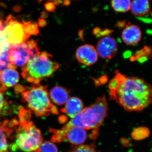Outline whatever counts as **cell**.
Segmentation results:
<instances>
[{
    "mask_svg": "<svg viewBox=\"0 0 152 152\" xmlns=\"http://www.w3.org/2000/svg\"><path fill=\"white\" fill-rule=\"evenodd\" d=\"M115 73L109 85L112 99L129 112L141 111L151 104V85L140 78Z\"/></svg>",
    "mask_w": 152,
    "mask_h": 152,
    "instance_id": "obj_1",
    "label": "cell"
},
{
    "mask_svg": "<svg viewBox=\"0 0 152 152\" xmlns=\"http://www.w3.org/2000/svg\"><path fill=\"white\" fill-rule=\"evenodd\" d=\"M108 106L105 96L98 98L94 103L83 109L64 126L77 127L85 130L93 129L91 138L96 139L99 129L107 116Z\"/></svg>",
    "mask_w": 152,
    "mask_h": 152,
    "instance_id": "obj_2",
    "label": "cell"
},
{
    "mask_svg": "<svg viewBox=\"0 0 152 152\" xmlns=\"http://www.w3.org/2000/svg\"><path fill=\"white\" fill-rule=\"evenodd\" d=\"M31 113L22 109L20 112V124L17 129L15 142L12 145V151L20 150L25 152H34L42 143L41 131L30 121Z\"/></svg>",
    "mask_w": 152,
    "mask_h": 152,
    "instance_id": "obj_3",
    "label": "cell"
},
{
    "mask_svg": "<svg viewBox=\"0 0 152 152\" xmlns=\"http://www.w3.org/2000/svg\"><path fill=\"white\" fill-rule=\"evenodd\" d=\"M51 55L47 52L40 53L29 61L22 68V76L33 84H38L48 77L59 68V65L52 60Z\"/></svg>",
    "mask_w": 152,
    "mask_h": 152,
    "instance_id": "obj_4",
    "label": "cell"
},
{
    "mask_svg": "<svg viewBox=\"0 0 152 152\" xmlns=\"http://www.w3.org/2000/svg\"><path fill=\"white\" fill-rule=\"evenodd\" d=\"M22 99L28 108L37 116H48L51 114L58 115V111L51 101L47 86L33 84L29 89L22 93Z\"/></svg>",
    "mask_w": 152,
    "mask_h": 152,
    "instance_id": "obj_5",
    "label": "cell"
},
{
    "mask_svg": "<svg viewBox=\"0 0 152 152\" xmlns=\"http://www.w3.org/2000/svg\"><path fill=\"white\" fill-rule=\"evenodd\" d=\"M40 53L37 40H28L14 45L10 50L11 64L16 67L24 66L29 61Z\"/></svg>",
    "mask_w": 152,
    "mask_h": 152,
    "instance_id": "obj_6",
    "label": "cell"
},
{
    "mask_svg": "<svg viewBox=\"0 0 152 152\" xmlns=\"http://www.w3.org/2000/svg\"><path fill=\"white\" fill-rule=\"evenodd\" d=\"M53 133L51 141L53 142L60 143L67 141L75 145L83 143L87 139L86 130L77 127L67 128L63 127L61 129H50Z\"/></svg>",
    "mask_w": 152,
    "mask_h": 152,
    "instance_id": "obj_7",
    "label": "cell"
},
{
    "mask_svg": "<svg viewBox=\"0 0 152 152\" xmlns=\"http://www.w3.org/2000/svg\"><path fill=\"white\" fill-rule=\"evenodd\" d=\"M16 45L3 31H0V74L7 68L15 67L11 64L10 50Z\"/></svg>",
    "mask_w": 152,
    "mask_h": 152,
    "instance_id": "obj_8",
    "label": "cell"
},
{
    "mask_svg": "<svg viewBox=\"0 0 152 152\" xmlns=\"http://www.w3.org/2000/svg\"><path fill=\"white\" fill-rule=\"evenodd\" d=\"M117 48L118 44L115 39L105 36L98 42L96 50L103 58L111 59L115 55Z\"/></svg>",
    "mask_w": 152,
    "mask_h": 152,
    "instance_id": "obj_9",
    "label": "cell"
},
{
    "mask_svg": "<svg viewBox=\"0 0 152 152\" xmlns=\"http://www.w3.org/2000/svg\"><path fill=\"white\" fill-rule=\"evenodd\" d=\"M76 56L79 62L89 66L97 61L98 53L94 47L91 45H85L78 48Z\"/></svg>",
    "mask_w": 152,
    "mask_h": 152,
    "instance_id": "obj_10",
    "label": "cell"
},
{
    "mask_svg": "<svg viewBox=\"0 0 152 152\" xmlns=\"http://www.w3.org/2000/svg\"><path fill=\"white\" fill-rule=\"evenodd\" d=\"M141 30L135 25L127 24L122 33V38L125 43L134 45L138 43L142 39Z\"/></svg>",
    "mask_w": 152,
    "mask_h": 152,
    "instance_id": "obj_11",
    "label": "cell"
},
{
    "mask_svg": "<svg viewBox=\"0 0 152 152\" xmlns=\"http://www.w3.org/2000/svg\"><path fill=\"white\" fill-rule=\"evenodd\" d=\"M16 67L7 68L0 74V87L4 91L18 83L19 75L16 70Z\"/></svg>",
    "mask_w": 152,
    "mask_h": 152,
    "instance_id": "obj_12",
    "label": "cell"
},
{
    "mask_svg": "<svg viewBox=\"0 0 152 152\" xmlns=\"http://www.w3.org/2000/svg\"><path fill=\"white\" fill-rule=\"evenodd\" d=\"M16 126L12 120L10 122L6 120L0 125V152H9L7 137L13 132V128Z\"/></svg>",
    "mask_w": 152,
    "mask_h": 152,
    "instance_id": "obj_13",
    "label": "cell"
},
{
    "mask_svg": "<svg viewBox=\"0 0 152 152\" xmlns=\"http://www.w3.org/2000/svg\"><path fill=\"white\" fill-rule=\"evenodd\" d=\"M83 109V104L81 100L77 97H72L68 99L62 111L68 116L73 118L80 113Z\"/></svg>",
    "mask_w": 152,
    "mask_h": 152,
    "instance_id": "obj_14",
    "label": "cell"
},
{
    "mask_svg": "<svg viewBox=\"0 0 152 152\" xmlns=\"http://www.w3.org/2000/svg\"><path fill=\"white\" fill-rule=\"evenodd\" d=\"M131 10L133 15L143 17L149 14L151 10V4L149 0H133L131 3Z\"/></svg>",
    "mask_w": 152,
    "mask_h": 152,
    "instance_id": "obj_15",
    "label": "cell"
},
{
    "mask_svg": "<svg viewBox=\"0 0 152 152\" xmlns=\"http://www.w3.org/2000/svg\"><path fill=\"white\" fill-rule=\"evenodd\" d=\"M51 99L54 103L58 105L66 104L69 99V94L67 91L61 86L54 87L50 93Z\"/></svg>",
    "mask_w": 152,
    "mask_h": 152,
    "instance_id": "obj_16",
    "label": "cell"
},
{
    "mask_svg": "<svg viewBox=\"0 0 152 152\" xmlns=\"http://www.w3.org/2000/svg\"><path fill=\"white\" fill-rule=\"evenodd\" d=\"M131 0H111L112 7L118 12L125 13L131 9Z\"/></svg>",
    "mask_w": 152,
    "mask_h": 152,
    "instance_id": "obj_17",
    "label": "cell"
},
{
    "mask_svg": "<svg viewBox=\"0 0 152 152\" xmlns=\"http://www.w3.org/2000/svg\"><path fill=\"white\" fill-rule=\"evenodd\" d=\"M149 129L146 127L141 126L136 128L131 134L132 138L136 141L142 140L148 137L150 135Z\"/></svg>",
    "mask_w": 152,
    "mask_h": 152,
    "instance_id": "obj_18",
    "label": "cell"
},
{
    "mask_svg": "<svg viewBox=\"0 0 152 152\" xmlns=\"http://www.w3.org/2000/svg\"><path fill=\"white\" fill-rule=\"evenodd\" d=\"M34 152H58L56 145L52 142L45 141L42 143L37 149Z\"/></svg>",
    "mask_w": 152,
    "mask_h": 152,
    "instance_id": "obj_19",
    "label": "cell"
},
{
    "mask_svg": "<svg viewBox=\"0 0 152 152\" xmlns=\"http://www.w3.org/2000/svg\"><path fill=\"white\" fill-rule=\"evenodd\" d=\"M25 24V28L28 34L31 35H37L39 33L38 24L37 23H33L32 21H25L23 20Z\"/></svg>",
    "mask_w": 152,
    "mask_h": 152,
    "instance_id": "obj_20",
    "label": "cell"
},
{
    "mask_svg": "<svg viewBox=\"0 0 152 152\" xmlns=\"http://www.w3.org/2000/svg\"><path fill=\"white\" fill-rule=\"evenodd\" d=\"M72 152H98L93 146L89 145H80L76 147Z\"/></svg>",
    "mask_w": 152,
    "mask_h": 152,
    "instance_id": "obj_21",
    "label": "cell"
},
{
    "mask_svg": "<svg viewBox=\"0 0 152 152\" xmlns=\"http://www.w3.org/2000/svg\"><path fill=\"white\" fill-rule=\"evenodd\" d=\"M44 6H45V8L47 12H53L56 8V6L54 4L50 1H48L45 4Z\"/></svg>",
    "mask_w": 152,
    "mask_h": 152,
    "instance_id": "obj_22",
    "label": "cell"
},
{
    "mask_svg": "<svg viewBox=\"0 0 152 152\" xmlns=\"http://www.w3.org/2000/svg\"><path fill=\"white\" fill-rule=\"evenodd\" d=\"M5 91L0 87V117H1L2 110L6 104L4 101V92Z\"/></svg>",
    "mask_w": 152,
    "mask_h": 152,
    "instance_id": "obj_23",
    "label": "cell"
},
{
    "mask_svg": "<svg viewBox=\"0 0 152 152\" xmlns=\"http://www.w3.org/2000/svg\"><path fill=\"white\" fill-rule=\"evenodd\" d=\"M113 31L109 29H106L103 31H101L99 34V36L100 37H105L110 34L113 32Z\"/></svg>",
    "mask_w": 152,
    "mask_h": 152,
    "instance_id": "obj_24",
    "label": "cell"
},
{
    "mask_svg": "<svg viewBox=\"0 0 152 152\" xmlns=\"http://www.w3.org/2000/svg\"><path fill=\"white\" fill-rule=\"evenodd\" d=\"M38 24L40 27H45L47 25V22L45 19L40 18L38 19Z\"/></svg>",
    "mask_w": 152,
    "mask_h": 152,
    "instance_id": "obj_25",
    "label": "cell"
},
{
    "mask_svg": "<svg viewBox=\"0 0 152 152\" xmlns=\"http://www.w3.org/2000/svg\"><path fill=\"white\" fill-rule=\"evenodd\" d=\"M126 21L124 20L122 21H118L116 24V26L117 27L121 28H124L126 26Z\"/></svg>",
    "mask_w": 152,
    "mask_h": 152,
    "instance_id": "obj_26",
    "label": "cell"
},
{
    "mask_svg": "<svg viewBox=\"0 0 152 152\" xmlns=\"http://www.w3.org/2000/svg\"><path fill=\"white\" fill-rule=\"evenodd\" d=\"M49 14L48 12L45 11H43L41 12L40 16L41 18L46 19L48 18Z\"/></svg>",
    "mask_w": 152,
    "mask_h": 152,
    "instance_id": "obj_27",
    "label": "cell"
},
{
    "mask_svg": "<svg viewBox=\"0 0 152 152\" xmlns=\"http://www.w3.org/2000/svg\"><path fill=\"white\" fill-rule=\"evenodd\" d=\"M101 31V29L100 28L98 27L94 28V30H93V33H94L95 35L96 36L99 35Z\"/></svg>",
    "mask_w": 152,
    "mask_h": 152,
    "instance_id": "obj_28",
    "label": "cell"
},
{
    "mask_svg": "<svg viewBox=\"0 0 152 152\" xmlns=\"http://www.w3.org/2000/svg\"><path fill=\"white\" fill-rule=\"evenodd\" d=\"M12 10L15 12H19L21 10V7L20 5L15 6L13 7Z\"/></svg>",
    "mask_w": 152,
    "mask_h": 152,
    "instance_id": "obj_29",
    "label": "cell"
},
{
    "mask_svg": "<svg viewBox=\"0 0 152 152\" xmlns=\"http://www.w3.org/2000/svg\"><path fill=\"white\" fill-rule=\"evenodd\" d=\"M71 4V0H64L63 1V7H69Z\"/></svg>",
    "mask_w": 152,
    "mask_h": 152,
    "instance_id": "obj_30",
    "label": "cell"
},
{
    "mask_svg": "<svg viewBox=\"0 0 152 152\" xmlns=\"http://www.w3.org/2000/svg\"><path fill=\"white\" fill-rule=\"evenodd\" d=\"M4 28V26L2 20L0 18V31H3Z\"/></svg>",
    "mask_w": 152,
    "mask_h": 152,
    "instance_id": "obj_31",
    "label": "cell"
},
{
    "mask_svg": "<svg viewBox=\"0 0 152 152\" xmlns=\"http://www.w3.org/2000/svg\"><path fill=\"white\" fill-rule=\"evenodd\" d=\"M58 1V4H61V3H62L63 2V0H57Z\"/></svg>",
    "mask_w": 152,
    "mask_h": 152,
    "instance_id": "obj_32",
    "label": "cell"
},
{
    "mask_svg": "<svg viewBox=\"0 0 152 152\" xmlns=\"http://www.w3.org/2000/svg\"><path fill=\"white\" fill-rule=\"evenodd\" d=\"M43 1L44 0H37V2L39 4H40V3Z\"/></svg>",
    "mask_w": 152,
    "mask_h": 152,
    "instance_id": "obj_33",
    "label": "cell"
}]
</instances>
